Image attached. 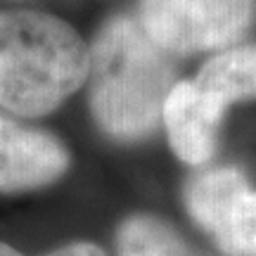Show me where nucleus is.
<instances>
[{"label":"nucleus","instance_id":"1","mask_svg":"<svg viewBox=\"0 0 256 256\" xmlns=\"http://www.w3.org/2000/svg\"><path fill=\"white\" fill-rule=\"evenodd\" d=\"M88 98L98 126L110 138L133 142L154 133L176 83L171 55L145 34L133 14H114L92 40Z\"/></svg>","mask_w":256,"mask_h":256},{"label":"nucleus","instance_id":"2","mask_svg":"<svg viewBox=\"0 0 256 256\" xmlns=\"http://www.w3.org/2000/svg\"><path fill=\"white\" fill-rule=\"evenodd\" d=\"M90 50L64 19L38 10H0V107L46 116L88 78Z\"/></svg>","mask_w":256,"mask_h":256},{"label":"nucleus","instance_id":"3","mask_svg":"<svg viewBox=\"0 0 256 256\" xmlns=\"http://www.w3.org/2000/svg\"><path fill=\"white\" fill-rule=\"evenodd\" d=\"M256 17V0H140L145 34L168 55L226 50Z\"/></svg>","mask_w":256,"mask_h":256},{"label":"nucleus","instance_id":"4","mask_svg":"<svg viewBox=\"0 0 256 256\" xmlns=\"http://www.w3.org/2000/svg\"><path fill=\"white\" fill-rule=\"evenodd\" d=\"M190 216L228 256H256V190L238 168L220 166L185 188Z\"/></svg>","mask_w":256,"mask_h":256},{"label":"nucleus","instance_id":"5","mask_svg":"<svg viewBox=\"0 0 256 256\" xmlns=\"http://www.w3.org/2000/svg\"><path fill=\"white\" fill-rule=\"evenodd\" d=\"M72 164L57 136L31 128L0 112V192H26L52 185Z\"/></svg>","mask_w":256,"mask_h":256},{"label":"nucleus","instance_id":"6","mask_svg":"<svg viewBox=\"0 0 256 256\" xmlns=\"http://www.w3.org/2000/svg\"><path fill=\"white\" fill-rule=\"evenodd\" d=\"M226 110L202 95L192 81H178L164 102L162 124L176 156L190 166L206 164L216 147Z\"/></svg>","mask_w":256,"mask_h":256},{"label":"nucleus","instance_id":"7","mask_svg":"<svg viewBox=\"0 0 256 256\" xmlns=\"http://www.w3.org/2000/svg\"><path fill=\"white\" fill-rule=\"evenodd\" d=\"M194 88L220 110L256 98V46L220 50L192 78Z\"/></svg>","mask_w":256,"mask_h":256},{"label":"nucleus","instance_id":"8","mask_svg":"<svg viewBox=\"0 0 256 256\" xmlns=\"http://www.w3.org/2000/svg\"><path fill=\"white\" fill-rule=\"evenodd\" d=\"M116 252L119 256H200L168 223L147 214L130 216L121 223Z\"/></svg>","mask_w":256,"mask_h":256},{"label":"nucleus","instance_id":"9","mask_svg":"<svg viewBox=\"0 0 256 256\" xmlns=\"http://www.w3.org/2000/svg\"><path fill=\"white\" fill-rule=\"evenodd\" d=\"M0 256H24L19 254L17 249H12L10 244L0 242ZM50 256H107L98 244H90V242H74V244H66V247L57 249L55 254Z\"/></svg>","mask_w":256,"mask_h":256}]
</instances>
